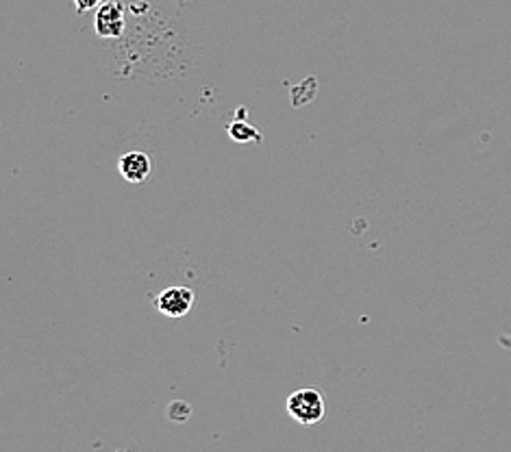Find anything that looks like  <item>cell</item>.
<instances>
[{"label":"cell","mask_w":511,"mask_h":452,"mask_svg":"<svg viewBox=\"0 0 511 452\" xmlns=\"http://www.w3.org/2000/svg\"><path fill=\"white\" fill-rule=\"evenodd\" d=\"M155 306L159 314L168 315V318H184L194 306V292L190 288H179V285L168 288L155 298Z\"/></svg>","instance_id":"3"},{"label":"cell","mask_w":511,"mask_h":452,"mask_svg":"<svg viewBox=\"0 0 511 452\" xmlns=\"http://www.w3.org/2000/svg\"><path fill=\"white\" fill-rule=\"evenodd\" d=\"M288 413L299 424H318L325 418V398H322V394L318 392V389H299V392L290 394Z\"/></svg>","instance_id":"1"},{"label":"cell","mask_w":511,"mask_h":452,"mask_svg":"<svg viewBox=\"0 0 511 452\" xmlns=\"http://www.w3.org/2000/svg\"><path fill=\"white\" fill-rule=\"evenodd\" d=\"M124 27H127V20H124L122 3L120 0H105L98 7L96 18H94V29H96L98 38H122Z\"/></svg>","instance_id":"2"},{"label":"cell","mask_w":511,"mask_h":452,"mask_svg":"<svg viewBox=\"0 0 511 452\" xmlns=\"http://www.w3.org/2000/svg\"><path fill=\"white\" fill-rule=\"evenodd\" d=\"M72 3H75L76 13H85V12H92V9L101 7L105 0H72Z\"/></svg>","instance_id":"6"},{"label":"cell","mask_w":511,"mask_h":452,"mask_svg":"<svg viewBox=\"0 0 511 452\" xmlns=\"http://www.w3.org/2000/svg\"><path fill=\"white\" fill-rule=\"evenodd\" d=\"M118 168L124 181L139 185L150 176V157L146 153H139V150H131V153L120 157Z\"/></svg>","instance_id":"4"},{"label":"cell","mask_w":511,"mask_h":452,"mask_svg":"<svg viewBox=\"0 0 511 452\" xmlns=\"http://www.w3.org/2000/svg\"><path fill=\"white\" fill-rule=\"evenodd\" d=\"M229 137L238 144H248V142H262V133L253 127L250 122L236 120L233 124H229L227 129Z\"/></svg>","instance_id":"5"}]
</instances>
